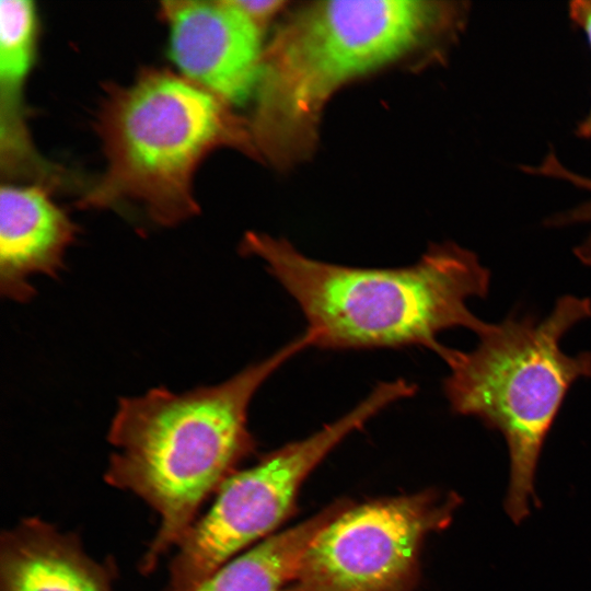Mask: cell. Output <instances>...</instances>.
I'll list each match as a JSON object with an SVG mask.
<instances>
[{
	"label": "cell",
	"mask_w": 591,
	"mask_h": 591,
	"mask_svg": "<svg viewBox=\"0 0 591 591\" xmlns=\"http://www.w3.org/2000/svg\"><path fill=\"white\" fill-rule=\"evenodd\" d=\"M568 16L571 24L583 33L591 51V0L570 1Z\"/></svg>",
	"instance_id": "14"
},
{
	"label": "cell",
	"mask_w": 591,
	"mask_h": 591,
	"mask_svg": "<svg viewBox=\"0 0 591 591\" xmlns=\"http://www.w3.org/2000/svg\"><path fill=\"white\" fill-rule=\"evenodd\" d=\"M312 346L306 332L224 382L184 393L154 387L124 397L108 430L116 451L105 482L146 501L160 515L159 530L140 570L150 573L177 547L202 503L255 449L248 408L258 389L285 362Z\"/></svg>",
	"instance_id": "2"
},
{
	"label": "cell",
	"mask_w": 591,
	"mask_h": 591,
	"mask_svg": "<svg viewBox=\"0 0 591 591\" xmlns=\"http://www.w3.org/2000/svg\"><path fill=\"white\" fill-rule=\"evenodd\" d=\"M260 28L286 4L281 0H233Z\"/></svg>",
	"instance_id": "13"
},
{
	"label": "cell",
	"mask_w": 591,
	"mask_h": 591,
	"mask_svg": "<svg viewBox=\"0 0 591 591\" xmlns=\"http://www.w3.org/2000/svg\"><path fill=\"white\" fill-rule=\"evenodd\" d=\"M461 501L425 490L350 505L312 540L288 591H412L425 538Z\"/></svg>",
	"instance_id": "7"
},
{
	"label": "cell",
	"mask_w": 591,
	"mask_h": 591,
	"mask_svg": "<svg viewBox=\"0 0 591 591\" xmlns=\"http://www.w3.org/2000/svg\"><path fill=\"white\" fill-rule=\"evenodd\" d=\"M591 318V300L575 296L557 299L543 320L509 315L490 323L470 351L449 348L443 392L450 409L474 416L505 438L509 483L505 509L519 524L537 500L538 460L571 385L591 378V351L570 356L560 347L566 333Z\"/></svg>",
	"instance_id": "5"
},
{
	"label": "cell",
	"mask_w": 591,
	"mask_h": 591,
	"mask_svg": "<svg viewBox=\"0 0 591 591\" xmlns=\"http://www.w3.org/2000/svg\"><path fill=\"white\" fill-rule=\"evenodd\" d=\"M78 228L48 187L3 184L0 189V291L15 302L35 296V275L56 277Z\"/></svg>",
	"instance_id": "9"
},
{
	"label": "cell",
	"mask_w": 591,
	"mask_h": 591,
	"mask_svg": "<svg viewBox=\"0 0 591 591\" xmlns=\"http://www.w3.org/2000/svg\"><path fill=\"white\" fill-rule=\"evenodd\" d=\"M93 559L78 535L37 517L0 538V591H113V571Z\"/></svg>",
	"instance_id": "10"
},
{
	"label": "cell",
	"mask_w": 591,
	"mask_h": 591,
	"mask_svg": "<svg viewBox=\"0 0 591 591\" xmlns=\"http://www.w3.org/2000/svg\"><path fill=\"white\" fill-rule=\"evenodd\" d=\"M575 134L580 139L591 141V105L583 119L577 124Z\"/></svg>",
	"instance_id": "15"
},
{
	"label": "cell",
	"mask_w": 591,
	"mask_h": 591,
	"mask_svg": "<svg viewBox=\"0 0 591 591\" xmlns=\"http://www.w3.org/2000/svg\"><path fill=\"white\" fill-rule=\"evenodd\" d=\"M467 1H316L296 10L265 46L248 132L278 166L314 148L324 105L346 82L421 47L452 43Z\"/></svg>",
	"instance_id": "1"
},
{
	"label": "cell",
	"mask_w": 591,
	"mask_h": 591,
	"mask_svg": "<svg viewBox=\"0 0 591 591\" xmlns=\"http://www.w3.org/2000/svg\"><path fill=\"white\" fill-rule=\"evenodd\" d=\"M415 392L416 385L404 379L379 383L343 417L233 473L176 547L165 591H193L243 548L270 536L292 513L301 485L322 460L372 417Z\"/></svg>",
	"instance_id": "6"
},
{
	"label": "cell",
	"mask_w": 591,
	"mask_h": 591,
	"mask_svg": "<svg viewBox=\"0 0 591 591\" xmlns=\"http://www.w3.org/2000/svg\"><path fill=\"white\" fill-rule=\"evenodd\" d=\"M160 16L182 76L228 105L254 95L265 49L262 28L233 0H167Z\"/></svg>",
	"instance_id": "8"
},
{
	"label": "cell",
	"mask_w": 591,
	"mask_h": 591,
	"mask_svg": "<svg viewBox=\"0 0 591 591\" xmlns=\"http://www.w3.org/2000/svg\"><path fill=\"white\" fill-rule=\"evenodd\" d=\"M240 251L260 258L296 300L313 345L323 349L421 346L444 357L437 336L466 328L477 336L490 323L468 308L485 298L490 271L455 243L430 245L414 264L363 268L313 259L285 239L248 232Z\"/></svg>",
	"instance_id": "3"
},
{
	"label": "cell",
	"mask_w": 591,
	"mask_h": 591,
	"mask_svg": "<svg viewBox=\"0 0 591 591\" xmlns=\"http://www.w3.org/2000/svg\"><path fill=\"white\" fill-rule=\"evenodd\" d=\"M230 105L163 68H147L131 83L112 84L96 114L105 171L79 206L103 209L131 201L149 218L176 225L199 208L193 179L215 149H253L247 123Z\"/></svg>",
	"instance_id": "4"
},
{
	"label": "cell",
	"mask_w": 591,
	"mask_h": 591,
	"mask_svg": "<svg viewBox=\"0 0 591 591\" xmlns=\"http://www.w3.org/2000/svg\"><path fill=\"white\" fill-rule=\"evenodd\" d=\"M558 178L591 193L590 177H586L581 174L572 172L571 170H568L567 167H564L559 171ZM556 222L559 227L581 222H591V198L569 210L559 212L556 217ZM575 252L581 262L591 265V233L580 245L576 247Z\"/></svg>",
	"instance_id": "12"
},
{
	"label": "cell",
	"mask_w": 591,
	"mask_h": 591,
	"mask_svg": "<svg viewBox=\"0 0 591 591\" xmlns=\"http://www.w3.org/2000/svg\"><path fill=\"white\" fill-rule=\"evenodd\" d=\"M351 503L339 500L227 561L193 591H288L315 535Z\"/></svg>",
	"instance_id": "11"
}]
</instances>
